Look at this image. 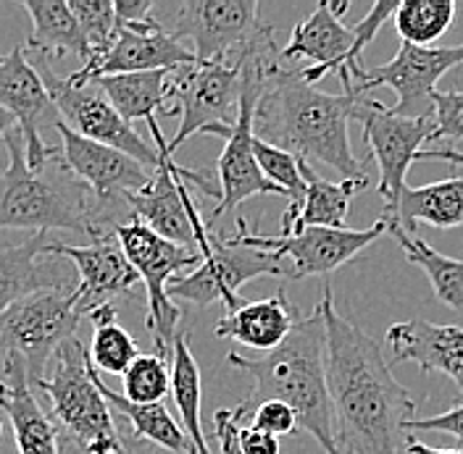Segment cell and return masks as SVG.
<instances>
[{
    "label": "cell",
    "instance_id": "cell-49",
    "mask_svg": "<svg viewBox=\"0 0 463 454\" xmlns=\"http://www.w3.org/2000/svg\"><path fill=\"white\" fill-rule=\"evenodd\" d=\"M3 392H5V384H3V381H0V394H3Z\"/></svg>",
    "mask_w": 463,
    "mask_h": 454
},
{
    "label": "cell",
    "instance_id": "cell-26",
    "mask_svg": "<svg viewBox=\"0 0 463 454\" xmlns=\"http://www.w3.org/2000/svg\"><path fill=\"white\" fill-rule=\"evenodd\" d=\"M22 8L32 19V34L24 48L37 53V58L77 56L85 66L92 51L77 16L63 0H22Z\"/></svg>",
    "mask_w": 463,
    "mask_h": 454
},
{
    "label": "cell",
    "instance_id": "cell-22",
    "mask_svg": "<svg viewBox=\"0 0 463 454\" xmlns=\"http://www.w3.org/2000/svg\"><path fill=\"white\" fill-rule=\"evenodd\" d=\"M392 363H416L424 373L448 375L463 397V329L413 318L387 329Z\"/></svg>",
    "mask_w": 463,
    "mask_h": 454
},
{
    "label": "cell",
    "instance_id": "cell-32",
    "mask_svg": "<svg viewBox=\"0 0 463 454\" xmlns=\"http://www.w3.org/2000/svg\"><path fill=\"white\" fill-rule=\"evenodd\" d=\"M95 334H92V344H90V360L92 366L103 373L111 375H124L129 366L140 357V347L132 339V334L127 329L118 326L116 320V308H100L90 315Z\"/></svg>",
    "mask_w": 463,
    "mask_h": 454
},
{
    "label": "cell",
    "instance_id": "cell-43",
    "mask_svg": "<svg viewBox=\"0 0 463 454\" xmlns=\"http://www.w3.org/2000/svg\"><path fill=\"white\" fill-rule=\"evenodd\" d=\"M240 447L242 454H279L282 444L277 436L253 426H240Z\"/></svg>",
    "mask_w": 463,
    "mask_h": 454
},
{
    "label": "cell",
    "instance_id": "cell-18",
    "mask_svg": "<svg viewBox=\"0 0 463 454\" xmlns=\"http://www.w3.org/2000/svg\"><path fill=\"white\" fill-rule=\"evenodd\" d=\"M195 63V53L182 45L172 32L161 27L156 19L137 27H118L114 45L109 53L90 66H80V71L69 74L66 82L85 87L100 77L118 74H143V71H166Z\"/></svg>",
    "mask_w": 463,
    "mask_h": 454
},
{
    "label": "cell",
    "instance_id": "cell-38",
    "mask_svg": "<svg viewBox=\"0 0 463 454\" xmlns=\"http://www.w3.org/2000/svg\"><path fill=\"white\" fill-rule=\"evenodd\" d=\"M398 5H401V3L379 0V3H374V5L369 8V14H366L355 27H350L353 29V34H355V45H353V51H350V58H347V71H350V66L361 63V53L369 48V42L374 40L376 32L382 29V24H384L387 19H392V16H395Z\"/></svg>",
    "mask_w": 463,
    "mask_h": 454
},
{
    "label": "cell",
    "instance_id": "cell-8",
    "mask_svg": "<svg viewBox=\"0 0 463 454\" xmlns=\"http://www.w3.org/2000/svg\"><path fill=\"white\" fill-rule=\"evenodd\" d=\"M150 134H153V143L161 153V166L153 173V181L145 187L143 192H132L127 195L124 202L129 208V218L140 221L150 231H156L158 236L169 239L179 247H187V250H198V221H201V213L195 208V202L190 198V187L187 181L198 184L205 195H213L219 198V190L190 169H179L174 163V155L169 153V143L164 140L161 134V126L156 118L145 121Z\"/></svg>",
    "mask_w": 463,
    "mask_h": 454
},
{
    "label": "cell",
    "instance_id": "cell-46",
    "mask_svg": "<svg viewBox=\"0 0 463 454\" xmlns=\"http://www.w3.org/2000/svg\"><path fill=\"white\" fill-rule=\"evenodd\" d=\"M11 129H16V118L8 114L5 108H0V144H3L5 134H8Z\"/></svg>",
    "mask_w": 463,
    "mask_h": 454
},
{
    "label": "cell",
    "instance_id": "cell-6",
    "mask_svg": "<svg viewBox=\"0 0 463 454\" xmlns=\"http://www.w3.org/2000/svg\"><path fill=\"white\" fill-rule=\"evenodd\" d=\"M116 242L121 245L127 260L137 271L140 282L145 284L147 297V329L153 334L156 355L172 363V347L179 323V308L169 297V284L184 276V271H193L201 265L203 255L195 250L179 247L169 239L158 236L156 231L140 224V221H124L114 228Z\"/></svg>",
    "mask_w": 463,
    "mask_h": 454
},
{
    "label": "cell",
    "instance_id": "cell-36",
    "mask_svg": "<svg viewBox=\"0 0 463 454\" xmlns=\"http://www.w3.org/2000/svg\"><path fill=\"white\" fill-rule=\"evenodd\" d=\"M71 14L77 16L80 27L85 32L87 45L92 51V56L85 66L95 63L98 58L109 53V48L114 45L118 22H116L114 0H69Z\"/></svg>",
    "mask_w": 463,
    "mask_h": 454
},
{
    "label": "cell",
    "instance_id": "cell-4",
    "mask_svg": "<svg viewBox=\"0 0 463 454\" xmlns=\"http://www.w3.org/2000/svg\"><path fill=\"white\" fill-rule=\"evenodd\" d=\"M3 143L8 150V166L0 173V228H32L34 234L63 228L85 234L90 242L114 234V228L98 218V208L87 205L80 184L63 187L43 171L29 169L19 126L11 129Z\"/></svg>",
    "mask_w": 463,
    "mask_h": 454
},
{
    "label": "cell",
    "instance_id": "cell-3",
    "mask_svg": "<svg viewBox=\"0 0 463 454\" xmlns=\"http://www.w3.org/2000/svg\"><path fill=\"white\" fill-rule=\"evenodd\" d=\"M230 366L253 378L248 399L234 407L237 423L248 421L263 402H285L292 407L298 428L311 433L324 454H345L337 439V421L326 384V326L318 308L303 312L292 334L277 349L260 357L227 355Z\"/></svg>",
    "mask_w": 463,
    "mask_h": 454
},
{
    "label": "cell",
    "instance_id": "cell-42",
    "mask_svg": "<svg viewBox=\"0 0 463 454\" xmlns=\"http://www.w3.org/2000/svg\"><path fill=\"white\" fill-rule=\"evenodd\" d=\"M118 27H137L153 22V0H114Z\"/></svg>",
    "mask_w": 463,
    "mask_h": 454
},
{
    "label": "cell",
    "instance_id": "cell-35",
    "mask_svg": "<svg viewBox=\"0 0 463 454\" xmlns=\"http://www.w3.org/2000/svg\"><path fill=\"white\" fill-rule=\"evenodd\" d=\"M253 153H256L260 173L288 195L289 210H298L306 199V179L300 173V158L288 150L274 147V144L260 143V140H256L253 144Z\"/></svg>",
    "mask_w": 463,
    "mask_h": 454
},
{
    "label": "cell",
    "instance_id": "cell-34",
    "mask_svg": "<svg viewBox=\"0 0 463 454\" xmlns=\"http://www.w3.org/2000/svg\"><path fill=\"white\" fill-rule=\"evenodd\" d=\"M124 397L135 404H161L172 394V366L161 355H140L121 375Z\"/></svg>",
    "mask_w": 463,
    "mask_h": 454
},
{
    "label": "cell",
    "instance_id": "cell-27",
    "mask_svg": "<svg viewBox=\"0 0 463 454\" xmlns=\"http://www.w3.org/2000/svg\"><path fill=\"white\" fill-rule=\"evenodd\" d=\"M172 74L166 71H143V74H118V77H100L95 85L109 97L116 114L124 121H150L156 114H179L172 100Z\"/></svg>",
    "mask_w": 463,
    "mask_h": 454
},
{
    "label": "cell",
    "instance_id": "cell-12",
    "mask_svg": "<svg viewBox=\"0 0 463 454\" xmlns=\"http://www.w3.org/2000/svg\"><path fill=\"white\" fill-rule=\"evenodd\" d=\"M463 63V45L456 48H419L401 42L398 56L374 69H364L361 63L350 66L353 89L366 95L374 87H390L398 95V103L390 108L403 118H434V95L437 82L456 66Z\"/></svg>",
    "mask_w": 463,
    "mask_h": 454
},
{
    "label": "cell",
    "instance_id": "cell-15",
    "mask_svg": "<svg viewBox=\"0 0 463 454\" xmlns=\"http://www.w3.org/2000/svg\"><path fill=\"white\" fill-rule=\"evenodd\" d=\"M266 27L256 0H187L176 11L172 34L193 42L195 63H211L242 53Z\"/></svg>",
    "mask_w": 463,
    "mask_h": 454
},
{
    "label": "cell",
    "instance_id": "cell-31",
    "mask_svg": "<svg viewBox=\"0 0 463 454\" xmlns=\"http://www.w3.org/2000/svg\"><path fill=\"white\" fill-rule=\"evenodd\" d=\"M172 397L179 418H182V428L190 439V444L198 449V454H211L205 436H203L201 423V404H203V381L198 360L193 357L187 334L179 331L174 337L172 347Z\"/></svg>",
    "mask_w": 463,
    "mask_h": 454
},
{
    "label": "cell",
    "instance_id": "cell-25",
    "mask_svg": "<svg viewBox=\"0 0 463 454\" xmlns=\"http://www.w3.org/2000/svg\"><path fill=\"white\" fill-rule=\"evenodd\" d=\"M48 242V234H32L22 245L0 247V315L34 292L66 286L58 268L40 263Z\"/></svg>",
    "mask_w": 463,
    "mask_h": 454
},
{
    "label": "cell",
    "instance_id": "cell-30",
    "mask_svg": "<svg viewBox=\"0 0 463 454\" xmlns=\"http://www.w3.org/2000/svg\"><path fill=\"white\" fill-rule=\"evenodd\" d=\"M382 221L387 224V234L401 245L405 260L419 265L427 273V279L434 289V297L453 310H463V260L442 255L430 242L405 234L395 221H390L384 216H382Z\"/></svg>",
    "mask_w": 463,
    "mask_h": 454
},
{
    "label": "cell",
    "instance_id": "cell-13",
    "mask_svg": "<svg viewBox=\"0 0 463 454\" xmlns=\"http://www.w3.org/2000/svg\"><path fill=\"white\" fill-rule=\"evenodd\" d=\"M355 121L364 126V140L369 144L379 169L376 192L384 199V218L398 216L401 195L408 190L405 173L413 166L416 155L424 150L421 144L434 137V118H403L395 116L387 106L361 97L355 108Z\"/></svg>",
    "mask_w": 463,
    "mask_h": 454
},
{
    "label": "cell",
    "instance_id": "cell-10",
    "mask_svg": "<svg viewBox=\"0 0 463 454\" xmlns=\"http://www.w3.org/2000/svg\"><path fill=\"white\" fill-rule=\"evenodd\" d=\"M245 71L242 58L211 60V63H190L179 66L172 74L174 108L182 114L176 134L169 140V153L190 140L198 132H208L213 126L232 129L240 116Z\"/></svg>",
    "mask_w": 463,
    "mask_h": 454
},
{
    "label": "cell",
    "instance_id": "cell-28",
    "mask_svg": "<svg viewBox=\"0 0 463 454\" xmlns=\"http://www.w3.org/2000/svg\"><path fill=\"white\" fill-rule=\"evenodd\" d=\"M405 234L416 236V224L434 228L463 227V179H442L427 187H408L401 195L398 216L390 218Z\"/></svg>",
    "mask_w": 463,
    "mask_h": 454
},
{
    "label": "cell",
    "instance_id": "cell-24",
    "mask_svg": "<svg viewBox=\"0 0 463 454\" xmlns=\"http://www.w3.org/2000/svg\"><path fill=\"white\" fill-rule=\"evenodd\" d=\"M300 173L306 179V199L298 210H289L282 216V236L298 234L308 227H326V228H345L347 210L353 198L366 190L361 181H329L321 179L317 171L311 169L308 161L300 158Z\"/></svg>",
    "mask_w": 463,
    "mask_h": 454
},
{
    "label": "cell",
    "instance_id": "cell-48",
    "mask_svg": "<svg viewBox=\"0 0 463 454\" xmlns=\"http://www.w3.org/2000/svg\"><path fill=\"white\" fill-rule=\"evenodd\" d=\"M116 454H140V452H132V449H129V447H124V449H121V452H116Z\"/></svg>",
    "mask_w": 463,
    "mask_h": 454
},
{
    "label": "cell",
    "instance_id": "cell-44",
    "mask_svg": "<svg viewBox=\"0 0 463 454\" xmlns=\"http://www.w3.org/2000/svg\"><path fill=\"white\" fill-rule=\"evenodd\" d=\"M416 161H445V163H458L463 166V150L456 147H424Z\"/></svg>",
    "mask_w": 463,
    "mask_h": 454
},
{
    "label": "cell",
    "instance_id": "cell-51",
    "mask_svg": "<svg viewBox=\"0 0 463 454\" xmlns=\"http://www.w3.org/2000/svg\"><path fill=\"white\" fill-rule=\"evenodd\" d=\"M0 439H3V421H0Z\"/></svg>",
    "mask_w": 463,
    "mask_h": 454
},
{
    "label": "cell",
    "instance_id": "cell-11",
    "mask_svg": "<svg viewBox=\"0 0 463 454\" xmlns=\"http://www.w3.org/2000/svg\"><path fill=\"white\" fill-rule=\"evenodd\" d=\"M34 69L43 77V85L48 89L51 100L56 103V111L61 121L82 134L87 140L100 144H109L114 150L127 153L129 158L140 161L145 169L158 171L161 166V153L158 147H150L143 137L132 129L129 121H124L116 114V108L109 103V97L100 92V87L90 82L85 87H74L66 82V77H58L48 66V60L34 58Z\"/></svg>",
    "mask_w": 463,
    "mask_h": 454
},
{
    "label": "cell",
    "instance_id": "cell-2",
    "mask_svg": "<svg viewBox=\"0 0 463 454\" xmlns=\"http://www.w3.org/2000/svg\"><path fill=\"white\" fill-rule=\"evenodd\" d=\"M364 95H329L306 82L303 69L277 66L256 108V140L288 150L303 161H318L343 179L369 184L364 163L353 155L347 121Z\"/></svg>",
    "mask_w": 463,
    "mask_h": 454
},
{
    "label": "cell",
    "instance_id": "cell-7",
    "mask_svg": "<svg viewBox=\"0 0 463 454\" xmlns=\"http://www.w3.org/2000/svg\"><path fill=\"white\" fill-rule=\"evenodd\" d=\"M259 276L289 279L288 260L271 250L250 247L237 231L230 236H216L211 231L201 265L174 279L169 284V297L193 308L224 302L227 312H232L242 305V300L237 297L240 286Z\"/></svg>",
    "mask_w": 463,
    "mask_h": 454
},
{
    "label": "cell",
    "instance_id": "cell-1",
    "mask_svg": "<svg viewBox=\"0 0 463 454\" xmlns=\"http://www.w3.org/2000/svg\"><path fill=\"white\" fill-rule=\"evenodd\" d=\"M326 326V384L345 454H401L416 421V402L364 329L335 308L329 284L317 305Z\"/></svg>",
    "mask_w": 463,
    "mask_h": 454
},
{
    "label": "cell",
    "instance_id": "cell-14",
    "mask_svg": "<svg viewBox=\"0 0 463 454\" xmlns=\"http://www.w3.org/2000/svg\"><path fill=\"white\" fill-rule=\"evenodd\" d=\"M237 234L260 250H271L282 255L289 265V279H308V276H329L340 265L361 255L369 245H374L382 234H387V224L379 218L369 228H326L308 227L298 234H277L269 236L263 231H248L245 218H237Z\"/></svg>",
    "mask_w": 463,
    "mask_h": 454
},
{
    "label": "cell",
    "instance_id": "cell-45",
    "mask_svg": "<svg viewBox=\"0 0 463 454\" xmlns=\"http://www.w3.org/2000/svg\"><path fill=\"white\" fill-rule=\"evenodd\" d=\"M405 452L408 454H463L461 449H434V447H427V444H424V441H419L416 436H411V439H408Z\"/></svg>",
    "mask_w": 463,
    "mask_h": 454
},
{
    "label": "cell",
    "instance_id": "cell-20",
    "mask_svg": "<svg viewBox=\"0 0 463 454\" xmlns=\"http://www.w3.org/2000/svg\"><path fill=\"white\" fill-rule=\"evenodd\" d=\"M353 45H355L353 29H347L343 19H337L329 11V3L324 0L318 3L311 16H306L292 27L289 42L279 51V63L285 66L289 60H300V58L314 60L308 69H303L308 85L317 87L329 71H335L347 92L353 89V79L347 71V58Z\"/></svg>",
    "mask_w": 463,
    "mask_h": 454
},
{
    "label": "cell",
    "instance_id": "cell-47",
    "mask_svg": "<svg viewBox=\"0 0 463 454\" xmlns=\"http://www.w3.org/2000/svg\"><path fill=\"white\" fill-rule=\"evenodd\" d=\"M326 3H329V11H332L337 19H343L347 11H350V3H347V0H326Z\"/></svg>",
    "mask_w": 463,
    "mask_h": 454
},
{
    "label": "cell",
    "instance_id": "cell-5",
    "mask_svg": "<svg viewBox=\"0 0 463 454\" xmlns=\"http://www.w3.org/2000/svg\"><path fill=\"white\" fill-rule=\"evenodd\" d=\"M32 386L51 399V418L77 454H116L127 447L109 402L92 381L90 349L80 339L66 341L53 357L51 375Z\"/></svg>",
    "mask_w": 463,
    "mask_h": 454
},
{
    "label": "cell",
    "instance_id": "cell-29",
    "mask_svg": "<svg viewBox=\"0 0 463 454\" xmlns=\"http://www.w3.org/2000/svg\"><path fill=\"white\" fill-rule=\"evenodd\" d=\"M90 373H92V381L100 389L103 399L109 402V407L127 418V423L132 426L135 439H145V441H150V444H156V447L174 454L190 452L193 444H190L184 428H179V423L174 421L169 407L164 402L161 404H135L124 394L114 392L111 386H106V381L100 378V373L92 366V360H90Z\"/></svg>",
    "mask_w": 463,
    "mask_h": 454
},
{
    "label": "cell",
    "instance_id": "cell-37",
    "mask_svg": "<svg viewBox=\"0 0 463 454\" xmlns=\"http://www.w3.org/2000/svg\"><path fill=\"white\" fill-rule=\"evenodd\" d=\"M432 140H463V92L434 95Z\"/></svg>",
    "mask_w": 463,
    "mask_h": 454
},
{
    "label": "cell",
    "instance_id": "cell-50",
    "mask_svg": "<svg viewBox=\"0 0 463 454\" xmlns=\"http://www.w3.org/2000/svg\"><path fill=\"white\" fill-rule=\"evenodd\" d=\"M187 454H198V449H195V447H190V452Z\"/></svg>",
    "mask_w": 463,
    "mask_h": 454
},
{
    "label": "cell",
    "instance_id": "cell-21",
    "mask_svg": "<svg viewBox=\"0 0 463 454\" xmlns=\"http://www.w3.org/2000/svg\"><path fill=\"white\" fill-rule=\"evenodd\" d=\"M3 384L5 392L0 394V410H5L11 421L19 454H77L71 447H66L56 421L32 394L27 366L16 355H5Z\"/></svg>",
    "mask_w": 463,
    "mask_h": 454
},
{
    "label": "cell",
    "instance_id": "cell-39",
    "mask_svg": "<svg viewBox=\"0 0 463 454\" xmlns=\"http://www.w3.org/2000/svg\"><path fill=\"white\" fill-rule=\"evenodd\" d=\"M250 421V426L259 428V431H266V433H271V436H289V433H295L298 431V418H295V412H292V407H288L285 402H277V399H271V402H263L260 407L253 410V415L248 418Z\"/></svg>",
    "mask_w": 463,
    "mask_h": 454
},
{
    "label": "cell",
    "instance_id": "cell-40",
    "mask_svg": "<svg viewBox=\"0 0 463 454\" xmlns=\"http://www.w3.org/2000/svg\"><path fill=\"white\" fill-rule=\"evenodd\" d=\"M408 431H434V433H448V436H456L463 441V404L442 412V415H434L427 421H411Z\"/></svg>",
    "mask_w": 463,
    "mask_h": 454
},
{
    "label": "cell",
    "instance_id": "cell-16",
    "mask_svg": "<svg viewBox=\"0 0 463 454\" xmlns=\"http://www.w3.org/2000/svg\"><path fill=\"white\" fill-rule=\"evenodd\" d=\"M0 108L16 118V126L24 137L29 169L45 171V163L56 158L61 147L45 144L40 126L45 121H53L56 126L61 116L43 85L40 71L24 58V45H16L11 53L0 56Z\"/></svg>",
    "mask_w": 463,
    "mask_h": 454
},
{
    "label": "cell",
    "instance_id": "cell-23",
    "mask_svg": "<svg viewBox=\"0 0 463 454\" xmlns=\"http://www.w3.org/2000/svg\"><path fill=\"white\" fill-rule=\"evenodd\" d=\"M303 312L288 300L282 289L259 302H242L237 310L227 312L216 323L219 339H234L250 349H260L263 355L285 344L295 323Z\"/></svg>",
    "mask_w": 463,
    "mask_h": 454
},
{
    "label": "cell",
    "instance_id": "cell-19",
    "mask_svg": "<svg viewBox=\"0 0 463 454\" xmlns=\"http://www.w3.org/2000/svg\"><path fill=\"white\" fill-rule=\"evenodd\" d=\"M56 129L61 134V155L66 169L92 190L100 205H118L127 195L143 192L153 181L156 171L145 169L140 161L129 158L127 153L87 140L71 132L63 121H58Z\"/></svg>",
    "mask_w": 463,
    "mask_h": 454
},
{
    "label": "cell",
    "instance_id": "cell-33",
    "mask_svg": "<svg viewBox=\"0 0 463 454\" xmlns=\"http://www.w3.org/2000/svg\"><path fill=\"white\" fill-rule=\"evenodd\" d=\"M395 29L403 42L430 48L439 40L456 19L453 0H403L395 11Z\"/></svg>",
    "mask_w": 463,
    "mask_h": 454
},
{
    "label": "cell",
    "instance_id": "cell-41",
    "mask_svg": "<svg viewBox=\"0 0 463 454\" xmlns=\"http://www.w3.org/2000/svg\"><path fill=\"white\" fill-rule=\"evenodd\" d=\"M213 431H216L222 454H242V447H240V423L234 418V410H216Z\"/></svg>",
    "mask_w": 463,
    "mask_h": 454
},
{
    "label": "cell",
    "instance_id": "cell-9",
    "mask_svg": "<svg viewBox=\"0 0 463 454\" xmlns=\"http://www.w3.org/2000/svg\"><path fill=\"white\" fill-rule=\"evenodd\" d=\"M82 315L63 289L34 292L0 315V344L5 355H16L29 373V384L45 378L48 363L66 341L77 339Z\"/></svg>",
    "mask_w": 463,
    "mask_h": 454
},
{
    "label": "cell",
    "instance_id": "cell-17",
    "mask_svg": "<svg viewBox=\"0 0 463 454\" xmlns=\"http://www.w3.org/2000/svg\"><path fill=\"white\" fill-rule=\"evenodd\" d=\"M45 255L66 257L77 265L80 284L71 292V300L82 318L114 305L118 297H129V292H135V286L140 284V276L116 242V234H106L85 247L48 242Z\"/></svg>",
    "mask_w": 463,
    "mask_h": 454
}]
</instances>
